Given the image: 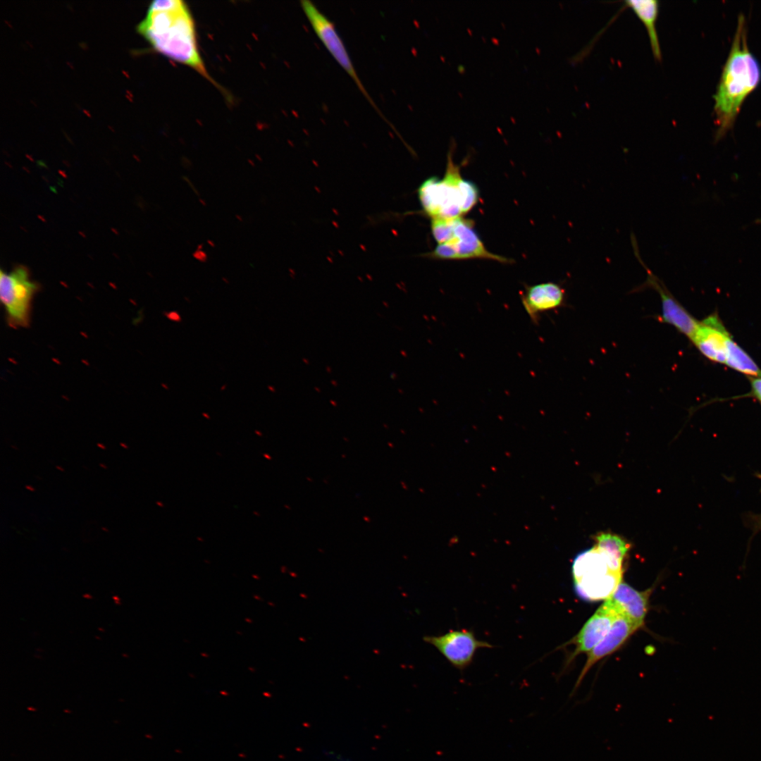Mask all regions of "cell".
<instances>
[{
  "instance_id": "obj_1",
  "label": "cell",
  "mask_w": 761,
  "mask_h": 761,
  "mask_svg": "<svg viewBox=\"0 0 761 761\" xmlns=\"http://www.w3.org/2000/svg\"><path fill=\"white\" fill-rule=\"evenodd\" d=\"M137 28L154 50L192 68L226 94L206 69L199 49L195 22L187 3L181 0L151 2Z\"/></svg>"
},
{
  "instance_id": "obj_2",
  "label": "cell",
  "mask_w": 761,
  "mask_h": 761,
  "mask_svg": "<svg viewBox=\"0 0 761 761\" xmlns=\"http://www.w3.org/2000/svg\"><path fill=\"white\" fill-rule=\"evenodd\" d=\"M760 77V64L748 47L745 17L741 15L714 95L717 138L732 127L743 101L757 87Z\"/></svg>"
},
{
  "instance_id": "obj_3",
  "label": "cell",
  "mask_w": 761,
  "mask_h": 761,
  "mask_svg": "<svg viewBox=\"0 0 761 761\" xmlns=\"http://www.w3.org/2000/svg\"><path fill=\"white\" fill-rule=\"evenodd\" d=\"M418 197L424 214L431 218H454L474 208L479 192L473 182L463 179L451 151L443 178L431 177L423 181L418 189Z\"/></svg>"
},
{
  "instance_id": "obj_4",
  "label": "cell",
  "mask_w": 761,
  "mask_h": 761,
  "mask_svg": "<svg viewBox=\"0 0 761 761\" xmlns=\"http://www.w3.org/2000/svg\"><path fill=\"white\" fill-rule=\"evenodd\" d=\"M431 230L438 245L423 256L440 260L483 259L505 264L512 262L511 259L486 249L474 230L473 220L463 217L431 218Z\"/></svg>"
},
{
  "instance_id": "obj_5",
  "label": "cell",
  "mask_w": 761,
  "mask_h": 761,
  "mask_svg": "<svg viewBox=\"0 0 761 761\" xmlns=\"http://www.w3.org/2000/svg\"><path fill=\"white\" fill-rule=\"evenodd\" d=\"M622 567L595 545L579 553L572 564L576 592L586 599L607 598L622 580Z\"/></svg>"
},
{
  "instance_id": "obj_6",
  "label": "cell",
  "mask_w": 761,
  "mask_h": 761,
  "mask_svg": "<svg viewBox=\"0 0 761 761\" xmlns=\"http://www.w3.org/2000/svg\"><path fill=\"white\" fill-rule=\"evenodd\" d=\"M301 7L308 19L314 32L321 41L324 47L333 56L335 60L350 76L358 89L366 97L370 104L378 112L379 116L392 128L397 134L398 132L391 123L385 117L383 113L373 101L366 89L361 82L352 61L348 54L347 49L334 23L311 1L302 0L300 1Z\"/></svg>"
},
{
  "instance_id": "obj_7",
  "label": "cell",
  "mask_w": 761,
  "mask_h": 761,
  "mask_svg": "<svg viewBox=\"0 0 761 761\" xmlns=\"http://www.w3.org/2000/svg\"><path fill=\"white\" fill-rule=\"evenodd\" d=\"M37 290L25 267L18 266L9 273L1 271V301L11 326H27L32 300Z\"/></svg>"
},
{
  "instance_id": "obj_8",
  "label": "cell",
  "mask_w": 761,
  "mask_h": 761,
  "mask_svg": "<svg viewBox=\"0 0 761 761\" xmlns=\"http://www.w3.org/2000/svg\"><path fill=\"white\" fill-rule=\"evenodd\" d=\"M631 244L634 254L647 273L646 280L633 292L642 291L646 288L655 290L661 299L662 313L660 320L674 327L679 333L690 340L694 335L699 321L696 320L673 296L663 281L659 278L642 260L634 234H631Z\"/></svg>"
},
{
  "instance_id": "obj_9",
  "label": "cell",
  "mask_w": 761,
  "mask_h": 761,
  "mask_svg": "<svg viewBox=\"0 0 761 761\" xmlns=\"http://www.w3.org/2000/svg\"><path fill=\"white\" fill-rule=\"evenodd\" d=\"M425 642L434 646L456 669L464 670L473 662L475 653L480 648L494 646L487 641L476 638L471 630H450L439 636H424Z\"/></svg>"
},
{
  "instance_id": "obj_10",
  "label": "cell",
  "mask_w": 761,
  "mask_h": 761,
  "mask_svg": "<svg viewBox=\"0 0 761 761\" xmlns=\"http://www.w3.org/2000/svg\"><path fill=\"white\" fill-rule=\"evenodd\" d=\"M619 612L612 603L606 599L604 603L586 621L579 632L569 641L559 648L574 645V651L567 659L569 663L577 655L590 652L610 631Z\"/></svg>"
},
{
  "instance_id": "obj_11",
  "label": "cell",
  "mask_w": 761,
  "mask_h": 761,
  "mask_svg": "<svg viewBox=\"0 0 761 761\" xmlns=\"http://www.w3.org/2000/svg\"><path fill=\"white\" fill-rule=\"evenodd\" d=\"M731 334L716 314L699 322L691 340L699 352L710 361L724 364L727 345Z\"/></svg>"
},
{
  "instance_id": "obj_12",
  "label": "cell",
  "mask_w": 761,
  "mask_h": 761,
  "mask_svg": "<svg viewBox=\"0 0 761 761\" xmlns=\"http://www.w3.org/2000/svg\"><path fill=\"white\" fill-rule=\"evenodd\" d=\"M521 301L530 320L536 325L541 314L564 305L565 290L554 282L526 285L521 293Z\"/></svg>"
},
{
  "instance_id": "obj_13",
  "label": "cell",
  "mask_w": 761,
  "mask_h": 761,
  "mask_svg": "<svg viewBox=\"0 0 761 761\" xmlns=\"http://www.w3.org/2000/svg\"><path fill=\"white\" fill-rule=\"evenodd\" d=\"M638 629V628L626 616L618 614L607 634L588 652L586 662L578 678L574 691L595 663L615 652Z\"/></svg>"
},
{
  "instance_id": "obj_14",
  "label": "cell",
  "mask_w": 761,
  "mask_h": 761,
  "mask_svg": "<svg viewBox=\"0 0 761 761\" xmlns=\"http://www.w3.org/2000/svg\"><path fill=\"white\" fill-rule=\"evenodd\" d=\"M650 593V589L639 591L621 580L607 599L639 629L648 612Z\"/></svg>"
},
{
  "instance_id": "obj_15",
  "label": "cell",
  "mask_w": 761,
  "mask_h": 761,
  "mask_svg": "<svg viewBox=\"0 0 761 761\" xmlns=\"http://www.w3.org/2000/svg\"><path fill=\"white\" fill-rule=\"evenodd\" d=\"M624 3L643 23L648 35L653 56L655 60L661 61L662 52L656 30L659 2L656 0H630Z\"/></svg>"
},
{
  "instance_id": "obj_16",
  "label": "cell",
  "mask_w": 761,
  "mask_h": 761,
  "mask_svg": "<svg viewBox=\"0 0 761 761\" xmlns=\"http://www.w3.org/2000/svg\"><path fill=\"white\" fill-rule=\"evenodd\" d=\"M724 365L748 378L761 376L759 366L732 337L728 342Z\"/></svg>"
},
{
  "instance_id": "obj_17",
  "label": "cell",
  "mask_w": 761,
  "mask_h": 761,
  "mask_svg": "<svg viewBox=\"0 0 761 761\" xmlns=\"http://www.w3.org/2000/svg\"><path fill=\"white\" fill-rule=\"evenodd\" d=\"M595 546L599 550L612 559L624 564L631 547L630 543L624 538L610 532H600L595 536Z\"/></svg>"
},
{
  "instance_id": "obj_18",
  "label": "cell",
  "mask_w": 761,
  "mask_h": 761,
  "mask_svg": "<svg viewBox=\"0 0 761 761\" xmlns=\"http://www.w3.org/2000/svg\"><path fill=\"white\" fill-rule=\"evenodd\" d=\"M750 391L748 395L761 404V376L749 378Z\"/></svg>"
},
{
  "instance_id": "obj_19",
  "label": "cell",
  "mask_w": 761,
  "mask_h": 761,
  "mask_svg": "<svg viewBox=\"0 0 761 761\" xmlns=\"http://www.w3.org/2000/svg\"><path fill=\"white\" fill-rule=\"evenodd\" d=\"M745 524L752 531V536L756 535L761 531V513L748 514L745 517Z\"/></svg>"
},
{
  "instance_id": "obj_20",
  "label": "cell",
  "mask_w": 761,
  "mask_h": 761,
  "mask_svg": "<svg viewBox=\"0 0 761 761\" xmlns=\"http://www.w3.org/2000/svg\"><path fill=\"white\" fill-rule=\"evenodd\" d=\"M325 756L329 761H354V760L348 755L334 750L327 751Z\"/></svg>"
},
{
  "instance_id": "obj_21",
  "label": "cell",
  "mask_w": 761,
  "mask_h": 761,
  "mask_svg": "<svg viewBox=\"0 0 761 761\" xmlns=\"http://www.w3.org/2000/svg\"><path fill=\"white\" fill-rule=\"evenodd\" d=\"M755 476H756V477H757L759 479L761 480V473H756Z\"/></svg>"
},
{
  "instance_id": "obj_22",
  "label": "cell",
  "mask_w": 761,
  "mask_h": 761,
  "mask_svg": "<svg viewBox=\"0 0 761 761\" xmlns=\"http://www.w3.org/2000/svg\"><path fill=\"white\" fill-rule=\"evenodd\" d=\"M98 446L104 449L105 448V446H103V445L98 444Z\"/></svg>"
},
{
  "instance_id": "obj_23",
  "label": "cell",
  "mask_w": 761,
  "mask_h": 761,
  "mask_svg": "<svg viewBox=\"0 0 761 761\" xmlns=\"http://www.w3.org/2000/svg\"><path fill=\"white\" fill-rule=\"evenodd\" d=\"M120 445H122L121 446H122V447H125V448H128V446H126L125 445H123V444H122V443H121Z\"/></svg>"
}]
</instances>
